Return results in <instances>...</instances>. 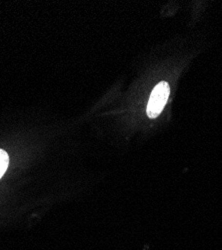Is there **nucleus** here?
Listing matches in <instances>:
<instances>
[{"label": "nucleus", "instance_id": "1", "mask_svg": "<svg viewBox=\"0 0 222 250\" xmlns=\"http://www.w3.org/2000/svg\"><path fill=\"white\" fill-rule=\"evenodd\" d=\"M170 88L168 83L165 81L158 83L153 88L146 109L148 117L155 118L162 112L163 108L165 107V104L167 103Z\"/></svg>", "mask_w": 222, "mask_h": 250}, {"label": "nucleus", "instance_id": "2", "mask_svg": "<svg viewBox=\"0 0 222 250\" xmlns=\"http://www.w3.org/2000/svg\"><path fill=\"white\" fill-rule=\"evenodd\" d=\"M8 164H9L8 154L3 149H0V178L3 176V174L7 170Z\"/></svg>", "mask_w": 222, "mask_h": 250}]
</instances>
